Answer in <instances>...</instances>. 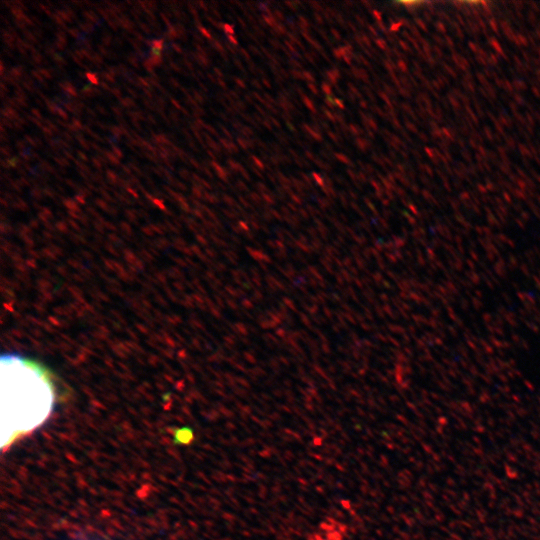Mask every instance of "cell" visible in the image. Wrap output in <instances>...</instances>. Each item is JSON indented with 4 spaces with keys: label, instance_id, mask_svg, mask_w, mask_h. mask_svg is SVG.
<instances>
[{
    "label": "cell",
    "instance_id": "1",
    "mask_svg": "<svg viewBox=\"0 0 540 540\" xmlns=\"http://www.w3.org/2000/svg\"><path fill=\"white\" fill-rule=\"evenodd\" d=\"M2 447L39 425L49 416L55 398L47 370L14 354L1 358Z\"/></svg>",
    "mask_w": 540,
    "mask_h": 540
}]
</instances>
